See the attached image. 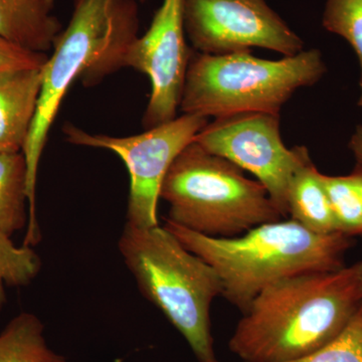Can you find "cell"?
Wrapping results in <instances>:
<instances>
[{"mask_svg":"<svg viewBox=\"0 0 362 362\" xmlns=\"http://www.w3.org/2000/svg\"><path fill=\"white\" fill-rule=\"evenodd\" d=\"M361 302L362 262L282 279L243 312L228 349L244 362L297 361L337 337Z\"/></svg>","mask_w":362,"mask_h":362,"instance_id":"cell-1","label":"cell"},{"mask_svg":"<svg viewBox=\"0 0 362 362\" xmlns=\"http://www.w3.org/2000/svg\"><path fill=\"white\" fill-rule=\"evenodd\" d=\"M137 0H74L73 11L42 68V90L30 134L23 149L28 168V223L37 226V173L52 123L76 81L99 84L123 69L128 45L139 35Z\"/></svg>","mask_w":362,"mask_h":362,"instance_id":"cell-2","label":"cell"},{"mask_svg":"<svg viewBox=\"0 0 362 362\" xmlns=\"http://www.w3.org/2000/svg\"><path fill=\"white\" fill-rule=\"evenodd\" d=\"M164 226L220 276L221 296L240 312L273 283L306 272L342 268L351 237L316 233L297 221L263 223L233 238H213L165 220Z\"/></svg>","mask_w":362,"mask_h":362,"instance_id":"cell-3","label":"cell"},{"mask_svg":"<svg viewBox=\"0 0 362 362\" xmlns=\"http://www.w3.org/2000/svg\"><path fill=\"white\" fill-rule=\"evenodd\" d=\"M119 251L143 296L187 340L199 362H220L214 351L211 308L223 294L213 267L183 246L164 226L126 223Z\"/></svg>","mask_w":362,"mask_h":362,"instance_id":"cell-4","label":"cell"},{"mask_svg":"<svg viewBox=\"0 0 362 362\" xmlns=\"http://www.w3.org/2000/svg\"><path fill=\"white\" fill-rule=\"evenodd\" d=\"M326 66L316 49L280 59H259L252 51L209 54L194 52L181 96L182 114L209 119L281 109L301 88L315 85Z\"/></svg>","mask_w":362,"mask_h":362,"instance_id":"cell-5","label":"cell"},{"mask_svg":"<svg viewBox=\"0 0 362 362\" xmlns=\"http://www.w3.org/2000/svg\"><path fill=\"white\" fill-rule=\"evenodd\" d=\"M160 199L169 204L164 220L207 237H238L284 218L258 180L194 141L171 164Z\"/></svg>","mask_w":362,"mask_h":362,"instance_id":"cell-6","label":"cell"},{"mask_svg":"<svg viewBox=\"0 0 362 362\" xmlns=\"http://www.w3.org/2000/svg\"><path fill=\"white\" fill-rule=\"evenodd\" d=\"M207 122L204 117L182 114L140 134L124 137L90 133L71 123L63 131L71 144L108 150L122 159L130 177L127 223L152 228L159 225L157 206L166 173Z\"/></svg>","mask_w":362,"mask_h":362,"instance_id":"cell-7","label":"cell"},{"mask_svg":"<svg viewBox=\"0 0 362 362\" xmlns=\"http://www.w3.org/2000/svg\"><path fill=\"white\" fill-rule=\"evenodd\" d=\"M194 142L251 173L281 214L288 216L290 180L308 149L286 147L281 137L280 115L243 113L214 119L197 133Z\"/></svg>","mask_w":362,"mask_h":362,"instance_id":"cell-8","label":"cell"},{"mask_svg":"<svg viewBox=\"0 0 362 362\" xmlns=\"http://www.w3.org/2000/svg\"><path fill=\"white\" fill-rule=\"evenodd\" d=\"M185 28L192 49L223 54L254 47L294 56L301 37L266 0H185Z\"/></svg>","mask_w":362,"mask_h":362,"instance_id":"cell-9","label":"cell"},{"mask_svg":"<svg viewBox=\"0 0 362 362\" xmlns=\"http://www.w3.org/2000/svg\"><path fill=\"white\" fill-rule=\"evenodd\" d=\"M185 0H162L144 35L126 49L123 68L148 78V103L142 123L146 129L177 117L188 65L194 49L187 44L183 16Z\"/></svg>","mask_w":362,"mask_h":362,"instance_id":"cell-10","label":"cell"},{"mask_svg":"<svg viewBox=\"0 0 362 362\" xmlns=\"http://www.w3.org/2000/svg\"><path fill=\"white\" fill-rule=\"evenodd\" d=\"M42 68L0 74V153L23 152L42 90Z\"/></svg>","mask_w":362,"mask_h":362,"instance_id":"cell-11","label":"cell"},{"mask_svg":"<svg viewBox=\"0 0 362 362\" xmlns=\"http://www.w3.org/2000/svg\"><path fill=\"white\" fill-rule=\"evenodd\" d=\"M54 11L56 0H0V37L49 54L63 30Z\"/></svg>","mask_w":362,"mask_h":362,"instance_id":"cell-12","label":"cell"},{"mask_svg":"<svg viewBox=\"0 0 362 362\" xmlns=\"http://www.w3.org/2000/svg\"><path fill=\"white\" fill-rule=\"evenodd\" d=\"M321 173L307 152L293 173L287 194L288 216L316 233L338 232Z\"/></svg>","mask_w":362,"mask_h":362,"instance_id":"cell-13","label":"cell"},{"mask_svg":"<svg viewBox=\"0 0 362 362\" xmlns=\"http://www.w3.org/2000/svg\"><path fill=\"white\" fill-rule=\"evenodd\" d=\"M45 326L35 314L21 313L0 332V362H68L49 349Z\"/></svg>","mask_w":362,"mask_h":362,"instance_id":"cell-14","label":"cell"},{"mask_svg":"<svg viewBox=\"0 0 362 362\" xmlns=\"http://www.w3.org/2000/svg\"><path fill=\"white\" fill-rule=\"evenodd\" d=\"M28 168L23 152L0 153V232L11 237L28 225Z\"/></svg>","mask_w":362,"mask_h":362,"instance_id":"cell-15","label":"cell"},{"mask_svg":"<svg viewBox=\"0 0 362 362\" xmlns=\"http://www.w3.org/2000/svg\"><path fill=\"white\" fill-rule=\"evenodd\" d=\"M321 182L332 213L338 232L349 237L362 235V173L358 169L349 175H320Z\"/></svg>","mask_w":362,"mask_h":362,"instance_id":"cell-16","label":"cell"},{"mask_svg":"<svg viewBox=\"0 0 362 362\" xmlns=\"http://www.w3.org/2000/svg\"><path fill=\"white\" fill-rule=\"evenodd\" d=\"M42 262L33 247H16L0 232V312L6 302V286H25L39 275Z\"/></svg>","mask_w":362,"mask_h":362,"instance_id":"cell-17","label":"cell"},{"mask_svg":"<svg viewBox=\"0 0 362 362\" xmlns=\"http://www.w3.org/2000/svg\"><path fill=\"white\" fill-rule=\"evenodd\" d=\"M322 25L346 40L358 57L361 69L358 105L362 107V0H326Z\"/></svg>","mask_w":362,"mask_h":362,"instance_id":"cell-18","label":"cell"},{"mask_svg":"<svg viewBox=\"0 0 362 362\" xmlns=\"http://www.w3.org/2000/svg\"><path fill=\"white\" fill-rule=\"evenodd\" d=\"M289 362H362V302L337 337L309 356Z\"/></svg>","mask_w":362,"mask_h":362,"instance_id":"cell-19","label":"cell"},{"mask_svg":"<svg viewBox=\"0 0 362 362\" xmlns=\"http://www.w3.org/2000/svg\"><path fill=\"white\" fill-rule=\"evenodd\" d=\"M49 54L28 51L0 37V74L25 69L44 68Z\"/></svg>","mask_w":362,"mask_h":362,"instance_id":"cell-20","label":"cell"},{"mask_svg":"<svg viewBox=\"0 0 362 362\" xmlns=\"http://www.w3.org/2000/svg\"><path fill=\"white\" fill-rule=\"evenodd\" d=\"M349 148L354 152L356 159V168L362 173V126L356 128L349 142Z\"/></svg>","mask_w":362,"mask_h":362,"instance_id":"cell-21","label":"cell"},{"mask_svg":"<svg viewBox=\"0 0 362 362\" xmlns=\"http://www.w3.org/2000/svg\"><path fill=\"white\" fill-rule=\"evenodd\" d=\"M137 1H139V2H145V1H147V0H137Z\"/></svg>","mask_w":362,"mask_h":362,"instance_id":"cell-22","label":"cell"}]
</instances>
